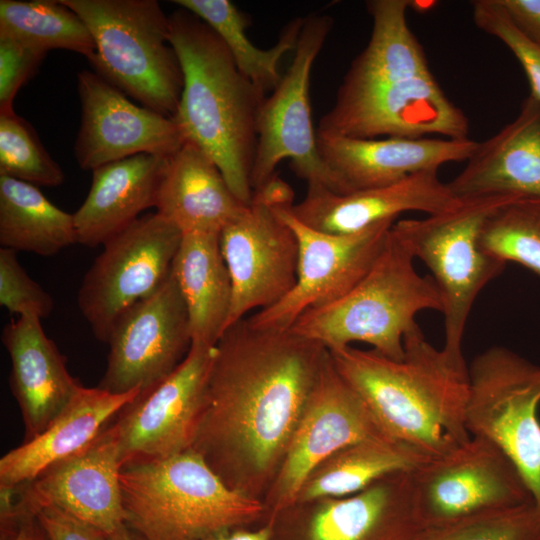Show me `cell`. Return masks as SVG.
<instances>
[{
  "mask_svg": "<svg viewBox=\"0 0 540 540\" xmlns=\"http://www.w3.org/2000/svg\"><path fill=\"white\" fill-rule=\"evenodd\" d=\"M414 260L392 225L378 257L353 288L332 303L305 311L290 329L328 350L362 342L401 360L405 337L419 328L416 315L423 310L442 312L434 280L420 275Z\"/></svg>",
  "mask_w": 540,
  "mask_h": 540,
  "instance_id": "8992f818",
  "label": "cell"
},
{
  "mask_svg": "<svg viewBox=\"0 0 540 540\" xmlns=\"http://www.w3.org/2000/svg\"><path fill=\"white\" fill-rule=\"evenodd\" d=\"M329 352L340 375L389 438L428 460L446 456L470 440L465 360L435 348L420 328L405 337L401 360L352 346Z\"/></svg>",
  "mask_w": 540,
  "mask_h": 540,
  "instance_id": "3957f363",
  "label": "cell"
},
{
  "mask_svg": "<svg viewBox=\"0 0 540 540\" xmlns=\"http://www.w3.org/2000/svg\"><path fill=\"white\" fill-rule=\"evenodd\" d=\"M267 520L273 540H416L423 531L413 470L389 474L353 495L294 502Z\"/></svg>",
  "mask_w": 540,
  "mask_h": 540,
  "instance_id": "5bb4252c",
  "label": "cell"
},
{
  "mask_svg": "<svg viewBox=\"0 0 540 540\" xmlns=\"http://www.w3.org/2000/svg\"><path fill=\"white\" fill-rule=\"evenodd\" d=\"M329 359L290 328L232 324L215 345L190 449L230 489L262 501Z\"/></svg>",
  "mask_w": 540,
  "mask_h": 540,
  "instance_id": "6da1fadb",
  "label": "cell"
},
{
  "mask_svg": "<svg viewBox=\"0 0 540 540\" xmlns=\"http://www.w3.org/2000/svg\"><path fill=\"white\" fill-rule=\"evenodd\" d=\"M181 239L179 228L155 212L102 245L77 293L79 311L98 341L106 343L117 319L166 280Z\"/></svg>",
  "mask_w": 540,
  "mask_h": 540,
  "instance_id": "8fae6325",
  "label": "cell"
},
{
  "mask_svg": "<svg viewBox=\"0 0 540 540\" xmlns=\"http://www.w3.org/2000/svg\"><path fill=\"white\" fill-rule=\"evenodd\" d=\"M215 346L192 343L178 367L122 409L112 427L123 466L191 448Z\"/></svg>",
  "mask_w": 540,
  "mask_h": 540,
  "instance_id": "ac0fdd59",
  "label": "cell"
},
{
  "mask_svg": "<svg viewBox=\"0 0 540 540\" xmlns=\"http://www.w3.org/2000/svg\"><path fill=\"white\" fill-rule=\"evenodd\" d=\"M409 8L408 0L366 2L369 41L350 64L317 133L358 139L468 138V118L431 72L408 25Z\"/></svg>",
  "mask_w": 540,
  "mask_h": 540,
  "instance_id": "7a4b0ae2",
  "label": "cell"
},
{
  "mask_svg": "<svg viewBox=\"0 0 540 540\" xmlns=\"http://www.w3.org/2000/svg\"><path fill=\"white\" fill-rule=\"evenodd\" d=\"M246 205L211 157L192 141L187 139L168 158L155 208L182 233H220Z\"/></svg>",
  "mask_w": 540,
  "mask_h": 540,
  "instance_id": "4316f807",
  "label": "cell"
},
{
  "mask_svg": "<svg viewBox=\"0 0 540 540\" xmlns=\"http://www.w3.org/2000/svg\"><path fill=\"white\" fill-rule=\"evenodd\" d=\"M1 340L10 358L9 385L27 441L50 425L82 385L68 371L66 357L46 335L40 318L18 316L4 326Z\"/></svg>",
  "mask_w": 540,
  "mask_h": 540,
  "instance_id": "603a6c76",
  "label": "cell"
},
{
  "mask_svg": "<svg viewBox=\"0 0 540 540\" xmlns=\"http://www.w3.org/2000/svg\"><path fill=\"white\" fill-rule=\"evenodd\" d=\"M332 27L333 18L328 15L312 13L304 17L292 62L262 103L250 177L253 192L276 174L277 166L285 159L307 185L333 191L331 175L317 148L309 92L312 66Z\"/></svg>",
  "mask_w": 540,
  "mask_h": 540,
  "instance_id": "30bf717a",
  "label": "cell"
},
{
  "mask_svg": "<svg viewBox=\"0 0 540 540\" xmlns=\"http://www.w3.org/2000/svg\"><path fill=\"white\" fill-rule=\"evenodd\" d=\"M169 27L184 77L173 117L186 138L216 163L234 194L249 204L265 93L238 70L224 43L200 18L181 8L169 15Z\"/></svg>",
  "mask_w": 540,
  "mask_h": 540,
  "instance_id": "277c9868",
  "label": "cell"
},
{
  "mask_svg": "<svg viewBox=\"0 0 540 540\" xmlns=\"http://www.w3.org/2000/svg\"><path fill=\"white\" fill-rule=\"evenodd\" d=\"M141 392L116 394L82 385L42 433L2 456L0 485L31 482L51 465L82 450Z\"/></svg>",
  "mask_w": 540,
  "mask_h": 540,
  "instance_id": "484cf974",
  "label": "cell"
},
{
  "mask_svg": "<svg viewBox=\"0 0 540 540\" xmlns=\"http://www.w3.org/2000/svg\"><path fill=\"white\" fill-rule=\"evenodd\" d=\"M416 540H540V509L534 502L425 529Z\"/></svg>",
  "mask_w": 540,
  "mask_h": 540,
  "instance_id": "e575fe53",
  "label": "cell"
},
{
  "mask_svg": "<svg viewBox=\"0 0 540 540\" xmlns=\"http://www.w3.org/2000/svg\"><path fill=\"white\" fill-rule=\"evenodd\" d=\"M516 27L540 47V0H500Z\"/></svg>",
  "mask_w": 540,
  "mask_h": 540,
  "instance_id": "ab89813d",
  "label": "cell"
},
{
  "mask_svg": "<svg viewBox=\"0 0 540 540\" xmlns=\"http://www.w3.org/2000/svg\"><path fill=\"white\" fill-rule=\"evenodd\" d=\"M37 517L51 540H107L97 528L57 509H44Z\"/></svg>",
  "mask_w": 540,
  "mask_h": 540,
  "instance_id": "f35d334b",
  "label": "cell"
},
{
  "mask_svg": "<svg viewBox=\"0 0 540 540\" xmlns=\"http://www.w3.org/2000/svg\"><path fill=\"white\" fill-rule=\"evenodd\" d=\"M480 247L504 262L521 264L540 276V198L514 197L485 220Z\"/></svg>",
  "mask_w": 540,
  "mask_h": 540,
  "instance_id": "d6a6232c",
  "label": "cell"
},
{
  "mask_svg": "<svg viewBox=\"0 0 540 540\" xmlns=\"http://www.w3.org/2000/svg\"><path fill=\"white\" fill-rule=\"evenodd\" d=\"M476 145L469 138L358 139L317 133V148L337 194L385 186L415 172L467 161Z\"/></svg>",
  "mask_w": 540,
  "mask_h": 540,
  "instance_id": "44dd1931",
  "label": "cell"
},
{
  "mask_svg": "<svg viewBox=\"0 0 540 540\" xmlns=\"http://www.w3.org/2000/svg\"><path fill=\"white\" fill-rule=\"evenodd\" d=\"M197 540H273V529L267 520L254 527L226 529Z\"/></svg>",
  "mask_w": 540,
  "mask_h": 540,
  "instance_id": "b9f144b4",
  "label": "cell"
},
{
  "mask_svg": "<svg viewBox=\"0 0 540 540\" xmlns=\"http://www.w3.org/2000/svg\"><path fill=\"white\" fill-rule=\"evenodd\" d=\"M107 540H141L126 525L120 527L115 532L107 536Z\"/></svg>",
  "mask_w": 540,
  "mask_h": 540,
  "instance_id": "7bdbcfd3",
  "label": "cell"
},
{
  "mask_svg": "<svg viewBox=\"0 0 540 540\" xmlns=\"http://www.w3.org/2000/svg\"><path fill=\"white\" fill-rule=\"evenodd\" d=\"M413 484L423 530L534 502L515 464L481 437L413 470Z\"/></svg>",
  "mask_w": 540,
  "mask_h": 540,
  "instance_id": "7c38bea8",
  "label": "cell"
},
{
  "mask_svg": "<svg viewBox=\"0 0 540 540\" xmlns=\"http://www.w3.org/2000/svg\"><path fill=\"white\" fill-rule=\"evenodd\" d=\"M98 387L116 394L145 391L171 374L192 345L185 302L171 272L149 296L129 307L106 342Z\"/></svg>",
  "mask_w": 540,
  "mask_h": 540,
  "instance_id": "9a60e30c",
  "label": "cell"
},
{
  "mask_svg": "<svg viewBox=\"0 0 540 540\" xmlns=\"http://www.w3.org/2000/svg\"><path fill=\"white\" fill-rule=\"evenodd\" d=\"M0 38H10L47 53L64 49L89 60L93 37L83 20L60 0H1Z\"/></svg>",
  "mask_w": 540,
  "mask_h": 540,
  "instance_id": "1f68e13d",
  "label": "cell"
},
{
  "mask_svg": "<svg viewBox=\"0 0 540 540\" xmlns=\"http://www.w3.org/2000/svg\"><path fill=\"white\" fill-rule=\"evenodd\" d=\"M272 205L296 234L297 279L283 299L247 319L258 328L289 329L305 311L332 303L353 288L378 257L395 220L353 234H330L301 223L291 212L294 203Z\"/></svg>",
  "mask_w": 540,
  "mask_h": 540,
  "instance_id": "4fadbf2b",
  "label": "cell"
},
{
  "mask_svg": "<svg viewBox=\"0 0 540 540\" xmlns=\"http://www.w3.org/2000/svg\"><path fill=\"white\" fill-rule=\"evenodd\" d=\"M16 253L0 248V305L18 316L47 318L54 309V300L28 275Z\"/></svg>",
  "mask_w": 540,
  "mask_h": 540,
  "instance_id": "8d00e7d4",
  "label": "cell"
},
{
  "mask_svg": "<svg viewBox=\"0 0 540 540\" xmlns=\"http://www.w3.org/2000/svg\"><path fill=\"white\" fill-rule=\"evenodd\" d=\"M47 53L10 38H0V112L13 110L18 90Z\"/></svg>",
  "mask_w": 540,
  "mask_h": 540,
  "instance_id": "74e56055",
  "label": "cell"
},
{
  "mask_svg": "<svg viewBox=\"0 0 540 540\" xmlns=\"http://www.w3.org/2000/svg\"><path fill=\"white\" fill-rule=\"evenodd\" d=\"M168 158L138 154L92 171L89 192L73 213L77 244L95 248L155 207Z\"/></svg>",
  "mask_w": 540,
  "mask_h": 540,
  "instance_id": "d4e9b609",
  "label": "cell"
},
{
  "mask_svg": "<svg viewBox=\"0 0 540 540\" xmlns=\"http://www.w3.org/2000/svg\"><path fill=\"white\" fill-rule=\"evenodd\" d=\"M1 540H51L37 515H24L0 528Z\"/></svg>",
  "mask_w": 540,
  "mask_h": 540,
  "instance_id": "60d3db41",
  "label": "cell"
},
{
  "mask_svg": "<svg viewBox=\"0 0 540 540\" xmlns=\"http://www.w3.org/2000/svg\"><path fill=\"white\" fill-rule=\"evenodd\" d=\"M219 240L232 282L226 330L250 311L275 305L292 290L299 245L294 230L259 191L221 230Z\"/></svg>",
  "mask_w": 540,
  "mask_h": 540,
  "instance_id": "2e32d148",
  "label": "cell"
},
{
  "mask_svg": "<svg viewBox=\"0 0 540 540\" xmlns=\"http://www.w3.org/2000/svg\"><path fill=\"white\" fill-rule=\"evenodd\" d=\"M77 91L81 123L74 155L83 170L138 154L169 158L187 140L174 117L136 105L95 72L77 74Z\"/></svg>",
  "mask_w": 540,
  "mask_h": 540,
  "instance_id": "d6986e66",
  "label": "cell"
},
{
  "mask_svg": "<svg viewBox=\"0 0 540 540\" xmlns=\"http://www.w3.org/2000/svg\"><path fill=\"white\" fill-rule=\"evenodd\" d=\"M428 461L408 445L389 438L353 443L319 463L294 502L353 495L389 474L412 471Z\"/></svg>",
  "mask_w": 540,
  "mask_h": 540,
  "instance_id": "f1b7e54d",
  "label": "cell"
},
{
  "mask_svg": "<svg viewBox=\"0 0 540 540\" xmlns=\"http://www.w3.org/2000/svg\"><path fill=\"white\" fill-rule=\"evenodd\" d=\"M123 463L112 425L85 448L20 484L17 516L57 509L106 536L125 524L120 473Z\"/></svg>",
  "mask_w": 540,
  "mask_h": 540,
  "instance_id": "ffe728a7",
  "label": "cell"
},
{
  "mask_svg": "<svg viewBox=\"0 0 540 540\" xmlns=\"http://www.w3.org/2000/svg\"><path fill=\"white\" fill-rule=\"evenodd\" d=\"M88 27L94 72L142 106L175 116L184 77L156 0H60Z\"/></svg>",
  "mask_w": 540,
  "mask_h": 540,
  "instance_id": "52a82bcc",
  "label": "cell"
},
{
  "mask_svg": "<svg viewBox=\"0 0 540 540\" xmlns=\"http://www.w3.org/2000/svg\"><path fill=\"white\" fill-rule=\"evenodd\" d=\"M220 233H182L171 274L186 305L192 343L215 346L232 302V282L220 248Z\"/></svg>",
  "mask_w": 540,
  "mask_h": 540,
  "instance_id": "83f0119b",
  "label": "cell"
},
{
  "mask_svg": "<svg viewBox=\"0 0 540 540\" xmlns=\"http://www.w3.org/2000/svg\"><path fill=\"white\" fill-rule=\"evenodd\" d=\"M471 5L476 26L511 51L525 72L530 94L540 102V47L516 27L500 0H475Z\"/></svg>",
  "mask_w": 540,
  "mask_h": 540,
  "instance_id": "d590c367",
  "label": "cell"
},
{
  "mask_svg": "<svg viewBox=\"0 0 540 540\" xmlns=\"http://www.w3.org/2000/svg\"><path fill=\"white\" fill-rule=\"evenodd\" d=\"M382 438L389 437L362 398L340 375L330 355L282 465L262 500L265 521L294 502L309 473L330 455L353 443Z\"/></svg>",
  "mask_w": 540,
  "mask_h": 540,
  "instance_id": "e0dca14e",
  "label": "cell"
},
{
  "mask_svg": "<svg viewBox=\"0 0 540 540\" xmlns=\"http://www.w3.org/2000/svg\"><path fill=\"white\" fill-rule=\"evenodd\" d=\"M205 22L221 39L238 70L266 94L280 82V63L294 51L304 23V17L292 19L283 29L277 43L268 48L256 47L248 38L249 20L229 0H173Z\"/></svg>",
  "mask_w": 540,
  "mask_h": 540,
  "instance_id": "4dcf8cb0",
  "label": "cell"
},
{
  "mask_svg": "<svg viewBox=\"0 0 540 540\" xmlns=\"http://www.w3.org/2000/svg\"><path fill=\"white\" fill-rule=\"evenodd\" d=\"M0 175L35 186H59L60 165L42 145L32 125L14 110L0 112Z\"/></svg>",
  "mask_w": 540,
  "mask_h": 540,
  "instance_id": "836d02e7",
  "label": "cell"
},
{
  "mask_svg": "<svg viewBox=\"0 0 540 540\" xmlns=\"http://www.w3.org/2000/svg\"><path fill=\"white\" fill-rule=\"evenodd\" d=\"M540 365L500 346L468 367L465 425L515 464L540 509Z\"/></svg>",
  "mask_w": 540,
  "mask_h": 540,
  "instance_id": "9c48e42d",
  "label": "cell"
},
{
  "mask_svg": "<svg viewBox=\"0 0 540 540\" xmlns=\"http://www.w3.org/2000/svg\"><path fill=\"white\" fill-rule=\"evenodd\" d=\"M514 197L518 196L463 199L445 212L393 224L414 258L420 259L431 271L442 300V348L454 357L464 358L463 336L477 296L506 266L480 247L482 226L497 207Z\"/></svg>",
  "mask_w": 540,
  "mask_h": 540,
  "instance_id": "ba28073f",
  "label": "cell"
},
{
  "mask_svg": "<svg viewBox=\"0 0 540 540\" xmlns=\"http://www.w3.org/2000/svg\"><path fill=\"white\" fill-rule=\"evenodd\" d=\"M460 200L438 170L412 173L394 183L337 194L321 185H307L304 198L291 207L292 214L306 226L330 234H353L377 223L396 220L407 211L428 215L445 212Z\"/></svg>",
  "mask_w": 540,
  "mask_h": 540,
  "instance_id": "7402d4cb",
  "label": "cell"
},
{
  "mask_svg": "<svg viewBox=\"0 0 540 540\" xmlns=\"http://www.w3.org/2000/svg\"><path fill=\"white\" fill-rule=\"evenodd\" d=\"M73 244V214L51 203L37 186L0 175L2 248L53 256Z\"/></svg>",
  "mask_w": 540,
  "mask_h": 540,
  "instance_id": "f546056e",
  "label": "cell"
},
{
  "mask_svg": "<svg viewBox=\"0 0 540 540\" xmlns=\"http://www.w3.org/2000/svg\"><path fill=\"white\" fill-rule=\"evenodd\" d=\"M459 200L513 195L540 198V102L531 94L518 115L477 142L461 172L447 183Z\"/></svg>",
  "mask_w": 540,
  "mask_h": 540,
  "instance_id": "cb8c5ba5",
  "label": "cell"
},
{
  "mask_svg": "<svg viewBox=\"0 0 540 540\" xmlns=\"http://www.w3.org/2000/svg\"><path fill=\"white\" fill-rule=\"evenodd\" d=\"M125 524L141 540H197L263 524L262 501L230 489L192 449L120 473Z\"/></svg>",
  "mask_w": 540,
  "mask_h": 540,
  "instance_id": "5b68a950",
  "label": "cell"
}]
</instances>
